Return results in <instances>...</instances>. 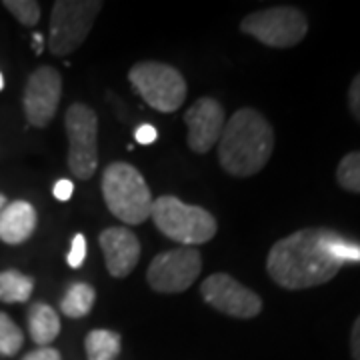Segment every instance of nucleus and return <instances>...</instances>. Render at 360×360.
Listing matches in <instances>:
<instances>
[{"mask_svg":"<svg viewBox=\"0 0 360 360\" xmlns=\"http://www.w3.org/2000/svg\"><path fill=\"white\" fill-rule=\"evenodd\" d=\"M98 243L103 248L106 270L112 278H124L136 269L141 260L139 236L124 226H112L101 232Z\"/></svg>","mask_w":360,"mask_h":360,"instance_id":"13","label":"nucleus"},{"mask_svg":"<svg viewBox=\"0 0 360 360\" xmlns=\"http://www.w3.org/2000/svg\"><path fill=\"white\" fill-rule=\"evenodd\" d=\"M150 219L167 238L182 246L205 245L214 238L219 229L214 217L206 208L186 205L170 194L156 198Z\"/></svg>","mask_w":360,"mask_h":360,"instance_id":"4","label":"nucleus"},{"mask_svg":"<svg viewBox=\"0 0 360 360\" xmlns=\"http://www.w3.org/2000/svg\"><path fill=\"white\" fill-rule=\"evenodd\" d=\"M130 84L158 112H174L186 101V80L174 66L144 60L129 70Z\"/></svg>","mask_w":360,"mask_h":360,"instance_id":"5","label":"nucleus"},{"mask_svg":"<svg viewBox=\"0 0 360 360\" xmlns=\"http://www.w3.org/2000/svg\"><path fill=\"white\" fill-rule=\"evenodd\" d=\"M37 210L26 200H14L0 212V240L6 245H22L37 231Z\"/></svg>","mask_w":360,"mask_h":360,"instance_id":"14","label":"nucleus"},{"mask_svg":"<svg viewBox=\"0 0 360 360\" xmlns=\"http://www.w3.org/2000/svg\"><path fill=\"white\" fill-rule=\"evenodd\" d=\"M22 360H63V356L56 348L40 347L32 352H28Z\"/></svg>","mask_w":360,"mask_h":360,"instance_id":"24","label":"nucleus"},{"mask_svg":"<svg viewBox=\"0 0 360 360\" xmlns=\"http://www.w3.org/2000/svg\"><path fill=\"white\" fill-rule=\"evenodd\" d=\"M86 258V238L84 234H77L72 238V245H70V252L66 255V262L70 269H78Z\"/></svg>","mask_w":360,"mask_h":360,"instance_id":"22","label":"nucleus"},{"mask_svg":"<svg viewBox=\"0 0 360 360\" xmlns=\"http://www.w3.org/2000/svg\"><path fill=\"white\" fill-rule=\"evenodd\" d=\"M350 352H352V359L360 360V316L352 324V330H350Z\"/></svg>","mask_w":360,"mask_h":360,"instance_id":"27","label":"nucleus"},{"mask_svg":"<svg viewBox=\"0 0 360 360\" xmlns=\"http://www.w3.org/2000/svg\"><path fill=\"white\" fill-rule=\"evenodd\" d=\"M6 205H8V202H6V196H4V194H0V212L4 210V206Z\"/></svg>","mask_w":360,"mask_h":360,"instance_id":"29","label":"nucleus"},{"mask_svg":"<svg viewBox=\"0 0 360 360\" xmlns=\"http://www.w3.org/2000/svg\"><path fill=\"white\" fill-rule=\"evenodd\" d=\"M4 89V77H2V72H0V90Z\"/></svg>","mask_w":360,"mask_h":360,"instance_id":"30","label":"nucleus"},{"mask_svg":"<svg viewBox=\"0 0 360 360\" xmlns=\"http://www.w3.org/2000/svg\"><path fill=\"white\" fill-rule=\"evenodd\" d=\"M274 153V130L255 108H240L226 120L219 139V160L224 172L246 179L266 167Z\"/></svg>","mask_w":360,"mask_h":360,"instance_id":"2","label":"nucleus"},{"mask_svg":"<svg viewBox=\"0 0 360 360\" xmlns=\"http://www.w3.org/2000/svg\"><path fill=\"white\" fill-rule=\"evenodd\" d=\"M96 300V290L89 283H75L68 286L65 298L60 302V312L68 319L86 316Z\"/></svg>","mask_w":360,"mask_h":360,"instance_id":"17","label":"nucleus"},{"mask_svg":"<svg viewBox=\"0 0 360 360\" xmlns=\"http://www.w3.org/2000/svg\"><path fill=\"white\" fill-rule=\"evenodd\" d=\"M4 8L25 26L39 25L40 4L34 0H4Z\"/></svg>","mask_w":360,"mask_h":360,"instance_id":"21","label":"nucleus"},{"mask_svg":"<svg viewBox=\"0 0 360 360\" xmlns=\"http://www.w3.org/2000/svg\"><path fill=\"white\" fill-rule=\"evenodd\" d=\"M34 42H32V44H34V51H37V54H40V52H42V34H34Z\"/></svg>","mask_w":360,"mask_h":360,"instance_id":"28","label":"nucleus"},{"mask_svg":"<svg viewBox=\"0 0 360 360\" xmlns=\"http://www.w3.org/2000/svg\"><path fill=\"white\" fill-rule=\"evenodd\" d=\"M63 98V77L56 68L52 66H40L37 68L25 86V115L26 120L37 127V129H44L49 127L58 104Z\"/></svg>","mask_w":360,"mask_h":360,"instance_id":"11","label":"nucleus"},{"mask_svg":"<svg viewBox=\"0 0 360 360\" xmlns=\"http://www.w3.org/2000/svg\"><path fill=\"white\" fill-rule=\"evenodd\" d=\"M330 229H302L270 248L266 270L286 290H304L333 281L342 264L330 252Z\"/></svg>","mask_w":360,"mask_h":360,"instance_id":"1","label":"nucleus"},{"mask_svg":"<svg viewBox=\"0 0 360 360\" xmlns=\"http://www.w3.org/2000/svg\"><path fill=\"white\" fill-rule=\"evenodd\" d=\"M75 193V184L70 182V180H58L56 184H54V188H52V194H54V198L56 200H60V202H66V200H70V196Z\"/></svg>","mask_w":360,"mask_h":360,"instance_id":"25","label":"nucleus"},{"mask_svg":"<svg viewBox=\"0 0 360 360\" xmlns=\"http://www.w3.org/2000/svg\"><path fill=\"white\" fill-rule=\"evenodd\" d=\"M103 11L98 0H58L51 14L49 49L54 56H68L86 40L96 16Z\"/></svg>","mask_w":360,"mask_h":360,"instance_id":"6","label":"nucleus"},{"mask_svg":"<svg viewBox=\"0 0 360 360\" xmlns=\"http://www.w3.org/2000/svg\"><path fill=\"white\" fill-rule=\"evenodd\" d=\"M202 270V257L198 248L182 246L153 258L146 270L150 288L162 295H179L191 288Z\"/></svg>","mask_w":360,"mask_h":360,"instance_id":"9","label":"nucleus"},{"mask_svg":"<svg viewBox=\"0 0 360 360\" xmlns=\"http://www.w3.org/2000/svg\"><path fill=\"white\" fill-rule=\"evenodd\" d=\"M25 345V335L18 328V324L6 314L0 312V354L14 356Z\"/></svg>","mask_w":360,"mask_h":360,"instance_id":"20","label":"nucleus"},{"mask_svg":"<svg viewBox=\"0 0 360 360\" xmlns=\"http://www.w3.org/2000/svg\"><path fill=\"white\" fill-rule=\"evenodd\" d=\"M103 196L112 217L124 224H142L153 212V193L146 180L129 162H112L103 172Z\"/></svg>","mask_w":360,"mask_h":360,"instance_id":"3","label":"nucleus"},{"mask_svg":"<svg viewBox=\"0 0 360 360\" xmlns=\"http://www.w3.org/2000/svg\"><path fill=\"white\" fill-rule=\"evenodd\" d=\"M184 122L188 127V146L196 155H206L214 144H219L220 134L226 124V115L219 101L202 96L184 112Z\"/></svg>","mask_w":360,"mask_h":360,"instance_id":"12","label":"nucleus"},{"mask_svg":"<svg viewBox=\"0 0 360 360\" xmlns=\"http://www.w3.org/2000/svg\"><path fill=\"white\" fill-rule=\"evenodd\" d=\"M336 182L348 193L360 194V150L348 153L336 168Z\"/></svg>","mask_w":360,"mask_h":360,"instance_id":"19","label":"nucleus"},{"mask_svg":"<svg viewBox=\"0 0 360 360\" xmlns=\"http://www.w3.org/2000/svg\"><path fill=\"white\" fill-rule=\"evenodd\" d=\"M348 106H350L352 116L360 122V72L350 82V89H348Z\"/></svg>","mask_w":360,"mask_h":360,"instance_id":"23","label":"nucleus"},{"mask_svg":"<svg viewBox=\"0 0 360 360\" xmlns=\"http://www.w3.org/2000/svg\"><path fill=\"white\" fill-rule=\"evenodd\" d=\"M34 290V281L20 270H2L0 272V300L6 304L26 302Z\"/></svg>","mask_w":360,"mask_h":360,"instance_id":"18","label":"nucleus"},{"mask_svg":"<svg viewBox=\"0 0 360 360\" xmlns=\"http://www.w3.org/2000/svg\"><path fill=\"white\" fill-rule=\"evenodd\" d=\"M68 136V168L78 180H89L98 168V116L82 103L68 106L65 116Z\"/></svg>","mask_w":360,"mask_h":360,"instance_id":"7","label":"nucleus"},{"mask_svg":"<svg viewBox=\"0 0 360 360\" xmlns=\"http://www.w3.org/2000/svg\"><path fill=\"white\" fill-rule=\"evenodd\" d=\"M122 338L115 330L94 328L84 338V350L89 360H116L120 354Z\"/></svg>","mask_w":360,"mask_h":360,"instance_id":"16","label":"nucleus"},{"mask_svg":"<svg viewBox=\"0 0 360 360\" xmlns=\"http://www.w3.org/2000/svg\"><path fill=\"white\" fill-rule=\"evenodd\" d=\"M240 30L272 49H290L300 44L309 32V20L295 6H272L246 16Z\"/></svg>","mask_w":360,"mask_h":360,"instance_id":"8","label":"nucleus"},{"mask_svg":"<svg viewBox=\"0 0 360 360\" xmlns=\"http://www.w3.org/2000/svg\"><path fill=\"white\" fill-rule=\"evenodd\" d=\"M134 136H136V142L139 144H153L156 141V136H158V132L153 124H142L136 129L134 132Z\"/></svg>","mask_w":360,"mask_h":360,"instance_id":"26","label":"nucleus"},{"mask_svg":"<svg viewBox=\"0 0 360 360\" xmlns=\"http://www.w3.org/2000/svg\"><path fill=\"white\" fill-rule=\"evenodd\" d=\"M200 292L212 309H217L226 316L255 319L262 310L260 296L226 272L210 274L200 286Z\"/></svg>","mask_w":360,"mask_h":360,"instance_id":"10","label":"nucleus"},{"mask_svg":"<svg viewBox=\"0 0 360 360\" xmlns=\"http://www.w3.org/2000/svg\"><path fill=\"white\" fill-rule=\"evenodd\" d=\"M28 333L34 340V345L49 347L51 342H54V338L60 335L58 312L44 302H34L28 309Z\"/></svg>","mask_w":360,"mask_h":360,"instance_id":"15","label":"nucleus"}]
</instances>
